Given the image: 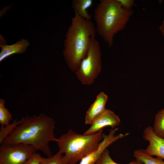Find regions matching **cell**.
<instances>
[{
	"instance_id": "603a6c76",
	"label": "cell",
	"mask_w": 164,
	"mask_h": 164,
	"mask_svg": "<svg viewBox=\"0 0 164 164\" xmlns=\"http://www.w3.org/2000/svg\"><path fill=\"white\" fill-rule=\"evenodd\" d=\"M136 162L135 164H143L142 163V162L140 161H139L136 160Z\"/></svg>"
},
{
	"instance_id": "7c38bea8",
	"label": "cell",
	"mask_w": 164,
	"mask_h": 164,
	"mask_svg": "<svg viewBox=\"0 0 164 164\" xmlns=\"http://www.w3.org/2000/svg\"><path fill=\"white\" fill-rule=\"evenodd\" d=\"M92 0H73L72 2V8L74 13L78 14L84 19L91 20V15L87 9L92 6Z\"/></svg>"
},
{
	"instance_id": "3957f363",
	"label": "cell",
	"mask_w": 164,
	"mask_h": 164,
	"mask_svg": "<svg viewBox=\"0 0 164 164\" xmlns=\"http://www.w3.org/2000/svg\"><path fill=\"white\" fill-rule=\"evenodd\" d=\"M132 9L126 10L117 0H100L94 12L96 32L109 47L113 43L116 34L124 29L133 15Z\"/></svg>"
},
{
	"instance_id": "7402d4cb",
	"label": "cell",
	"mask_w": 164,
	"mask_h": 164,
	"mask_svg": "<svg viewBox=\"0 0 164 164\" xmlns=\"http://www.w3.org/2000/svg\"><path fill=\"white\" fill-rule=\"evenodd\" d=\"M101 157L98 160V161L95 164H101Z\"/></svg>"
},
{
	"instance_id": "9c48e42d",
	"label": "cell",
	"mask_w": 164,
	"mask_h": 164,
	"mask_svg": "<svg viewBox=\"0 0 164 164\" xmlns=\"http://www.w3.org/2000/svg\"><path fill=\"white\" fill-rule=\"evenodd\" d=\"M119 117L111 111L107 109L105 111L91 124V126L84 133L90 135L96 133L107 126L115 128L120 124Z\"/></svg>"
},
{
	"instance_id": "8992f818",
	"label": "cell",
	"mask_w": 164,
	"mask_h": 164,
	"mask_svg": "<svg viewBox=\"0 0 164 164\" xmlns=\"http://www.w3.org/2000/svg\"><path fill=\"white\" fill-rule=\"evenodd\" d=\"M36 152L33 147L28 145H1L0 147V164H23Z\"/></svg>"
},
{
	"instance_id": "ac0fdd59",
	"label": "cell",
	"mask_w": 164,
	"mask_h": 164,
	"mask_svg": "<svg viewBox=\"0 0 164 164\" xmlns=\"http://www.w3.org/2000/svg\"><path fill=\"white\" fill-rule=\"evenodd\" d=\"M101 164H121L115 162L111 157L109 151L106 149L101 157ZM136 161L130 162L127 164H135Z\"/></svg>"
},
{
	"instance_id": "277c9868",
	"label": "cell",
	"mask_w": 164,
	"mask_h": 164,
	"mask_svg": "<svg viewBox=\"0 0 164 164\" xmlns=\"http://www.w3.org/2000/svg\"><path fill=\"white\" fill-rule=\"evenodd\" d=\"M103 134V129L90 135L80 134L69 129L57 138L58 151L64 154L67 164H76L98 147Z\"/></svg>"
},
{
	"instance_id": "52a82bcc",
	"label": "cell",
	"mask_w": 164,
	"mask_h": 164,
	"mask_svg": "<svg viewBox=\"0 0 164 164\" xmlns=\"http://www.w3.org/2000/svg\"><path fill=\"white\" fill-rule=\"evenodd\" d=\"M118 128L112 129L109 134H103V139L98 147L94 150L83 158L79 164H95L101 157L103 152L107 148L114 142L129 134L120 133L116 135Z\"/></svg>"
},
{
	"instance_id": "ba28073f",
	"label": "cell",
	"mask_w": 164,
	"mask_h": 164,
	"mask_svg": "<svg viewBox=\"0 0 164 164\" xmlns=\"http://www.w3.org/2000/svg\"><path fill=\"white\" fill-rule=\"evenodd\" d=\"M143 138L149 142V144L145 152L147 154L164 159V138L157 135L154 132L152 127L148 126L144 129Z\"/></svg>"
},
{
	"instance_id": "8fae6325",
	"label": "cell",
	"mask_w": 164,
	"mask_h": 164,
	"mask_svg": "<svg viewBox=\"0 0 164 164\" xmlns=\"http://www.w3.org/2000/svg\"><path fill=\"white\" fill-rule=\"evenodd\" d=\"M29 46L28 41L24 39H22L12 45L1 44V51L0 53V61L2 62L13 54L23 53Z\"/></svg>"
},
{
	"instance_id": "5bb4252c",
	"label": "cell",
	"mask_w": 164,
	"mask_h": 164,
	"mask_svg": "<svg viewBox=\"0 0 164 164\" xmlns=\"http://www.w3.org/2000/svg\"><path fill=\"white\" fill-rule=\"evenodd\" d=\"M152 127L154 132L157 135L164 138V108L159 111L155 115Z\"/></svg>"
},
{
	"instance_id": "cb8c5ba5",
	"label": "cell",
	"mask_w": 164,
	"mask_h": 164,
	"mask_svg": "<svg viewBox=\"0 0 164 164\" xmlns=\"http://www.w3.org/2000/svg\"><path fill=\"white\" fill-rule=\"evenodd\" d=\"M162 24H164V19L162 21Z\"/></svg>"
},
{
	"instance_id": "44dd1931",
	"label": "cell",
	"mask_w": 164,
	"mask_h": 164,
	"mask_svg": "<svg viewBox=\"0 0 164 164\" xmlns=\"http://www.w3.org/2000/svg\"><path fill=\"white\" fill-rule=\"evenodd\" d=\"M159 29L164 37V24H162L159 27Z\"/></svg>"
},
{
	"instance_id": "4fadbf2b",
	"label": "cell",
	"mask_w": 164,
	"mask_h": 164,
	"mask_svg": "<svg viewBox=\"0 0 164 164\" xmlns=\"http://www.w3.org/2000/svg\"><path fill=\"white\" fill-rule=\"evenodd\" d=\"M133 155L136 160L143 164H164L162 159L150 156L145 152L144 149H139L135 150Z\"/></svg>"
},
{
	"instance_id": "2e32d148",
	"label": "cell",
	"mask_w": 164,
	"mask_h": 164,
	"mask_svg": "<svg viewBox=\"0 0 164 164\" xmlns=\"http://www.w3.org/2000/svg\"><path fill=\"white\" fill-rule=\"evenodd\" d=\"M58 151L46 158L42 157L40 164H67L64 155Z\"/></svg>"
},
{
	"instance_id": "30bf717a",
	"label": "cell",
	"mask_w": 164,
	"mask_h": 164,
	"mask_svg": "<svg viewBox=\"0 0 164 164\" xmlns=\"http://www.w3.org/2000/svg\"><path fill=\"white\" fill-rule=\"evenodd\" d=\"M107 95L103 92L97 96L94 102L86 112L85 118L86 124L91 125L107 109L105 105L108 100Z\"/></svg>"
},
{
	"instance_id": "5b68a950",
	"label": "cell",
	"mask_w": 164,
	"mask_h": 164,
	"mask_svg": "<svg viewBox=\"0 0 164 164\" xmlns=\"http://www.w3.org/2000/svg\"><path fill=\"white\" fill-rule=\"evenodd\" d=\"M101 53L99 43L94 38L91 40L86 56L81 60L75 73L83 85L92 84L101 72Z\"/></svg>"
},
{
	"instance_id": "7a4b0ae2",
	"label": "cell",
	"mask_w": 164,
	"mask_h": 164,
	"mask_svg": "<svg viewBox=\"0 0 164 164\" xmlns=\"http://www.w3.org/2000/svg\"><path fill=\"white\" fill-rule=\"evenodd\" d=\"M66 34L63 56L70 70L75 73L86 55L91 40L95 37V26L91 20L74 13Z\"/></svg>"
},
{
	"instance_id": "6da1fadb",
	"label": "cell",
	"mask_w": 164,
	"mask_h": 164,
	"mask_svg": "<svg viewBox=\"0 0 164 164\" xmlns=\"http://www.w3.org/2000/svg\"><path fill=\"white\" fill-rule=\"evenodd\" d=\"M55 121L43 113L26 116L3 141L1 145L23 144L32 146L36 151L42 152L47 156L52 155L49 143L56 142L54 134Z\"/></svg>"
},
{
	"instance_id": "ffe728a7",
	"label": "cell",
	"mask_w": 164,
	"mask_h": 164,
	"mask_svg": "<svg viewBox=\"0 0 164 164\" xmlns=\"http://www.w3.org/2000/svg\"><path fill=\"white\" fill-rule=\"evenodd\" d=\"M121 7L126 10H132L135 3L134 0H117Z\"/></svg>"
},
{
	"instance_id": "e0dca14e",
	"label": "cell",
	"mask_w": 164,
	"mask_h": 164,
	"mask_svg": "<svg viewBox=\"0 0 164 164\" xmlns=\"http://www.w3.org/2000/svg\"><path fill=\"white\" fill-rule=\"evenodd\" d=\"M21 120L15 119L11 124L4 126H1L0 130V144L4 140L9 136L20 124Z\"/></svg>"
},
{
	"instance_id": "9a60e30c",
	"label": "cell",
	"mask_w": 164,
	"mask_h": 164,
	"mask_svg": "<svg viewBox=\"0 0 164 164\" xmlns=\"http://www.w3.org/2000/svg\"><path fill=\"white\" fill-rule=\"evenodd\" d=\"M5 101L0 99V124L4 126L10 124L12 120V115L9 111L5 107Z\"/></svg>"
},
{
	"instance_id": "d6986e66",
	"label": "cell",
	"mask_w": 164,
	"mask_h": 164,
	"mask_svg": "<svg viewBox=\"0 0 164 164\" xmlns=\"http://www.w3.org/2000/svg\"><path fill=\"white\" fill-rule=\"evenodd\" d=\"M42 156L36 152L30 156L23 164H40Z\"/></svg>"
}]
</instances>
